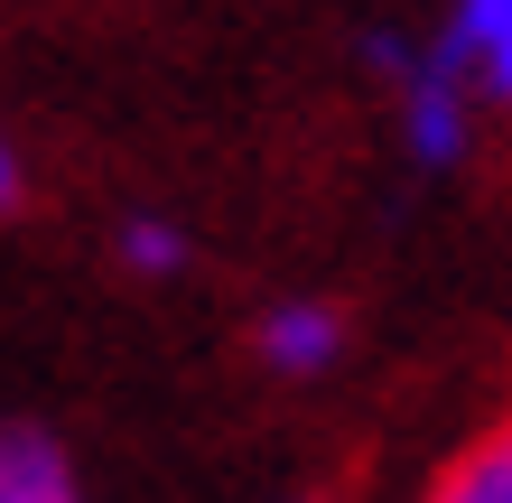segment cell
<instances>
[{"instance_id":"3957f363","label":"cell","mask_w":512,"mask_h":503,"mask_svg":"<svg viewBox=\"0 0 512 503\" xmlns=\"http://www.w3.org/2000/svg\"><path fill=\"white\" fill-rule=\"evenodd\" d=\"M0 503H75L66 457L38 429H0Z\"/></svg>"},{"instance_id":"277c9868","label":"cell","mask_w":512,"mask_h":503,"mask_svg":"<svg viewBox=\"0 0 512 503\" xmlns=\"http://www.w3.org/2000/svg\"><path fill=\"white\" fill-rule=\"evenodd\" d=\"M336 336H345V327H336V308H308V299L261 317V354H270L280 373H317L326 354H336Z\"/></svg>"},{"instance_id":"5b68a950","label":"cell","mask_w":512,"mask_h":503,"mask_svg":"<svg viewBox=\"0 0 512 503\" xmlns=\"http://www.w3.org/2000/svg\"><path fill=\"white\" fill-rule=\"evenodd\" d=\"M122 261H131V271H177L187 243H177L168 224H122Z\"/></svg>"},{"instance_id":"8992f818","label":"cell","mask_w":512,"mask_h":503,"mask_svg":"<svg viewBox=\"0 0 512 503\" xmlns=\"http://www.w3.org/2000/svg\"><path fill=\"white\" fill-rule=\"evenodd\" d=\"M0 205H19V159H10V140H0Z\"/></svg>"},{"instance_id":"7a4b0ae2","label":"cell","mask_w":512,"mask_h":503,"mask_svg":"<svg viewBox=\"0 0 512 503\" xmlns=\"http://www.w3.org/2000/svg\"><path fill=\"white\" fill-rule=\"evenodd\" d=\"M438 66L512 94V0H457V28L438 38Z\"/></svg>"},{"instance_id":"6da1fadb","label":"cell","mask_w":512,"mask_h":503,"mask_svg":"<svg viewBox=\"0 0 512 503\" xmlns=\"http://www.w3.org/2000/svg\"><path fill=\"white\" fill-rule=\"evenodd\" d=\"M410 94H401V122H410V150L429 159V168H447L466 150V94H457V66H438V56H419V66L401 75Z\"/></svg>"}]
</instances>
